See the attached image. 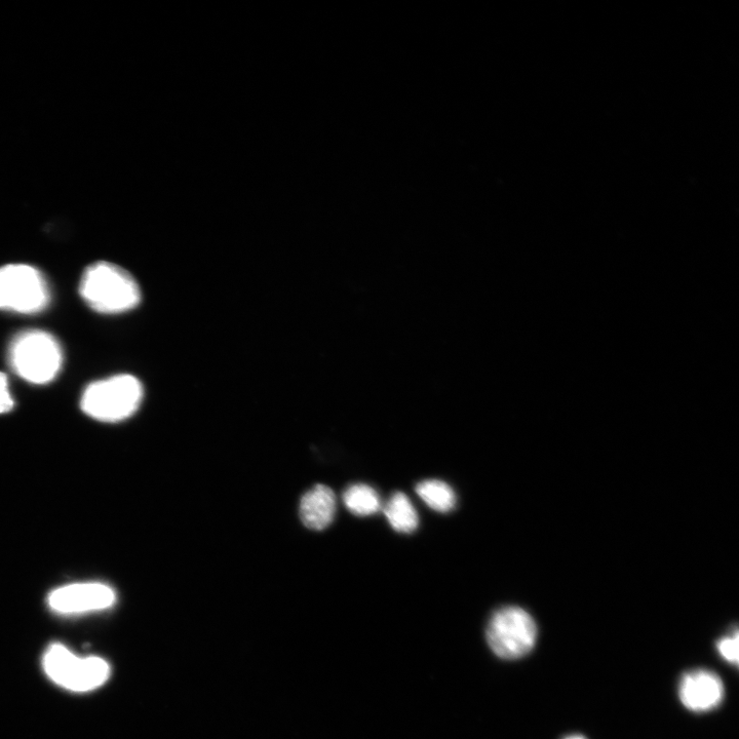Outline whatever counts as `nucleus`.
Masks as SVG:
<instances>
[{"label":"nucleus","mask_w":739,"mask_h":739,"mask_svg":"<svg viewBox=\"0 0 739 739\" xmlns=\"http://www.w3.org/2000/svg\"><path fill=\"white\" fill-rule=\"evenodd\" d=\"M79 291L90 308L104 315L127 313L139 305L142 296L130 272L107 261L95 262L85 269Z\"/></svg>","instance_id":"1"},{"label":"nucleus","mask_w":739,"mask_h":739,"mask_svg":"<svg viewBox=\"0 0 739 739\" xmlns=\"http://www.w3.org/2000/svg\"><path fill=\"white\" fill-rule=\"evenodd\" d=\"M63 361L62 347L49 332L23 331L10 343V366L28 383L45 385L52 382L61 371Z\"/></svg>","instance_id":"2"},{"label":"nucleus","mask_w":739,"mask_h":739,"mask_svg":"<svg viewBox=\"0 0 739 739\" xmlns=\"http://www.w3.org/2000/svg\"><path fill=\"white\" fill-rule=\"evenodd\" d=\"M143 385L130 374L115 375L89 384L82 396V410L91 418L106 423L126 420L139 409Z\"/></svg>","instance_id":"3"},{"label":"nucleus","mask_w":739,"mask_h":739,"mask_svg":"<svg viewBox=\"0 0 739 739\" xmlns=\"http://www.w3.org/2000/svg\"><path fill=\"white\" fill-rule=\"evenodd\" d=\"M50 300L49 284L34 266L8 264L0 267V310L35 315L42 313Z\"/></svg>","instance_id":"4"},{"label":"nucleus","mask_w":739,"mask_h":739,"mask_svg":"<svg viewBox=\"0 0 739 739\" xmlns=\"http://www.w3.org/2000/svg\"><path fill=\"white\" fill-rule=\"evenodd\" d=\"M538 630L526 610L517 606L502 607L491 616L486 638L491 650L502 659H519L535 647Z\"/></svg>","instance_id":"5"},{"label":"nucleus","mask_w":739,"mask_h":739,"mask_svg":"<svg viewBox=\"0 0 739 739\" xmlns=\"http://www.w3.org/2000/svg\"><path fill=\"white\" fill-rule=\"evenodd\" d=\"M44 669L53 682L74 692L94 690L110 676V667L104 659L77 656L61 644H54L47 650Z\"/></svg>","instance_id":"6"},{"label":"nucleus","mask_w":739,"mask_h":739,"mask_svg":"<svg viewBox=\"0 0 739 739\" xmlns=\"http://www.w3.org/2000/svg\"><path fill=\"white\" fill-rule=\"evenodd\" d=\"M116 602L114 590L101 582H81L53 591L48 603L59 614L75 615L106 610Z\"/></svg>","instance_id":"7"},{"label":"nucleus","mask_w":739,"mask_h":739,"mask_svg":"<svg viewBox=\"0 0 739 739\" xmlns=\"http://www.w3.org/2000/svg\"><path fill=\"white\" fill-rule=\"evenodd\" d=\"M679 698L682 705L693 713H708L723 702L725 688L721 678L714 672L696 669L685 673L679 683Z\"/></svg>","instance_id":"8"},{"label":"nucleus","mask_w":739,"mask_h":739,"mask_svg":"<svg viewBox=\"0 0 739 739\" xmlns=\"http://www.w3.org/2000/svg\"><path fill=\"white\" fill-rule=\"evenodd\" d=\"M336 515V497L325 485H317L307 491L300 502V518L311 530H324Z\"/></svg>","instance_id":"9"},{"label":"nucleus","mask_w":739,"mask_h":739,"mask_svg":"<svg viewBox=\"0 0 739 739\" xmlns=\"http://www.w3.org/2000/svg\"><path fill=\"white\" fill-rule=\"evenodd\" d=\"M383 512L388 523L400 533H412L419 524L418 514L410 499L402 492L395 493L387 501Z\"/></svg>","instance_id":"10"},{"label":"nucleus","mask_w":739,"mask_h":739,"mask_svg":"<svg viewBox=\"0 0 739 739\" xmlns=\"http://www.w3.org/2000/svg\"><path fill=\"white\" fill-rule=\"evenodd\" d=\"M343 501L348 511L358 517L372 516L381 510L378 493L365 484L348 487L343 494Z\"/></svg>","instance_id":"11"},{"label":"nucleus","mask_w":739,"mask_h":739,"mask_svg":"<svg viewBox=\"0 0 739 739\" xmlns=\"http://www.w3.org/2000/svg\"><path fill=\"white\" fill-rule=\"evenodd\" d=\"M416 493L436 512L448 513L455 508V493L445 482L439 480L423 481L417 485Z\"/></svg>","instance_id":"12"},{"label":"nucleus","mask_w":739,"mask_h":739,"mask_svg":"<svg viewBox=\"0 0 739 739\" xmlns=\"http://www.w3.org/2000/svg\"><path fill=\"white\" fill-rule=\"evenodd\" d=\"M738 630L735 629L730 636L723 637L717 642V650L721 657L735 667L738 665Z\"/></svg>","instance_id":"13"},{"label":"nucleus","mask_w":739,"mask_h":739,"mask_svg":"<svg viewBox=\"0 0 739 739\" xmlns=\"http://www.w3.org/2000/svg\"><path fill=\"white\" fill-rule=\"evenodd\" d=\"M15 402L10 392L8 376L0 372V414L13 410Z\"/></svg>","instance_id":"14"},{"label":"nucleus","mask_w":739,"mask_h":739,"mask_svg":"<svg viewBox=\"0 0 739 739\" xmlns=\"http://www.w3.org/2000/svg\"><path fill=\"white\" fill-rule=\"evenodd\" d=\"M564 739H588V738H586L583 735L573 734V735H569V736L565 737Z\"/></svg>","instance_id":"15"}]
</instances>
